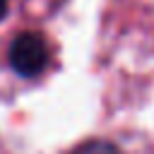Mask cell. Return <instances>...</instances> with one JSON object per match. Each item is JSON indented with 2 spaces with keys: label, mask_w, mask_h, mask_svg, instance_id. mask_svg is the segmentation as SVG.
I'll use <instances>...</instances> for the list:
<instances>
[{
  "label": "cell",
  "mask_w": 154,
  "mask_h": 154,
  "mask_svg": "<svg viewBox=\"0 0 154 154\" xmlns=\"http://www.w3.org/2000/svg\"><path fill=\"white\" fill-rule=\"evenodd\" d=\"M10 65L19 77H38L46 72L51 63V48L43 34L38 31H22L14 36L10 46Z\"/></svg>",
  "instance_id": "1"
},
{
  "label": "cell",
  "mask_w": 154,
  "mask_h": 154,
  "mask_svg": "<svg viewBox=\"0 0 154 154\" xmlns=\"http://www.w3.org/2000/svg\"><path fill=\"white\" fill-rule=\"evenodd\" d=\"M70 154H123L120 147H116L108 140H87L82 144H77Z\"/></svg>",
  "instance_id": "2"
},
{
  "label": "cell",
  "mask_w": 154,
  "mask_h": 154,
  "mask_svg": "<svg viewBox=\"0 0 154 154\" xmlns=\"http://www.w3.org/2000/svg\"><path fill=\"white\" fill-rule=\"evenodd\" d=\"M7 7H10V0H0V19L7 14Z\"/></svg>",
  "instance_id": "3"
}]
</instances>
